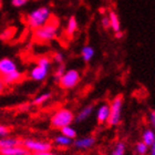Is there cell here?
Instances as JSON below:
<instances>
[{
  "label": "cell",
  "mask_w": 155,
  "mask_h": 155,
  "mask_svg": "<svg viewBox=\"0 0 155 155\" xmlns=\"http://www.w3.org/2000/svg\"><path fill=\"white\" fill-rule=\"evenodd\" d=\"M74 121V114L70 109H59L58 111H55L54 113L51 116V126L53 129H59L61 130L62 127L68 125H71Z\"/></svg>",
  "instance_id": "cell-4"
},
{
  "label": "cell",
  "mask_w": 155,
  "mask_h": 155,
  "mask_svg": "<svg viewBox=\"0 0 155 155\" xmlns=\"http://www.w3.org/2000/svg\"><path fill=\"white\" fill-rule=\"evenodd\" d=\"M123 36H124V33H123L122 31H117V32H115V38L116 39H122Z\"/></svg>",
  "instance_id": "cell-31"
},
{
  "label": "cell",
  "mask_w": 155,
  "mask_h": 155,
  "mask_svg": "<svg viewBox=\"0 0 155 155\" xmlns=\"http://www.w3.org/2000/svg\"><path fill=\"white\" fill-rule=\"evenodd\" d=\"M94 144H95V137L91 135L77 139L72 143V145L74 146V149L79 150V151H87V150L92 149Z\"/></svg>",
  "instance_id": "cell-9"
},
{
  "label": "cell",
  "mask_w": 155,
  "mask_h": 155,
  "mask_svg": "<svg viewBox=\"0 0 155 155\" xmlns=\"http://www.w3.org/2000/svg\"><path fill=\"white\" fill-rule=\"evenodd\" d=\"M5 87H6V85L3 84L2 80L0 79V94H1V93H2V92H3V90H5Z\"/></svg>",
  "instance_id": "cell-32"
},
{
  "label": "cell",
  "mask_w": 155,
  "mask_h": 155,
  "mask_svg": "<svg viewBox=\"0 0 155 155\" xmlns=\"http://www.w3.org/2000/svg\"><path fill=\"white\" fill-rule=\"evenodd\" d=\"M124 104V97L122 94H119L114 97L110 103V116L107 120V125L116 126L119 125L122 119V110Z\"/></svg>",
  "instance_id": "cell-5"
},
{
  "label": "cell",
  "mask_w": 155,
  "mask_h": 155,
  "mask_svg": "<svg viewBox=\"0 0 155 155\" xmlns=\"http://www.w3.org/2000/svg\"><path fill=\"white\" fill-rule=\"evenodd\" d=\"M51 95H52L51 92H45V93L40 94V95H38L37 97L33 99L32 104L33 105H41V104H43L45 102H47V101L51 97Z\"/></svg>",
  "instance_id": "cell-23"
},
{
  "label": "cell",
  "mask_w": 155,
  "mask_h": 155,
  "mask_svg": "<svg viewBox=\"0 0 155 155\" xmlns=\"http://www.w3.org/2000/svg\"><path fill=\"white\" fill-rule=\"evenodd\" d=\"M51 17L52 13L49 7H39L27 15V25L31 29L36 30L40 27L45 26V23L51 19Z\"/></svg>",
  "instance_id": "cell-2"
},
{
  "label": "cell",
  "mask_w": 155,
  "mask_h": 155,
  "mask_svg": "<svg viewBox=\"0 0 155 155\" xmlns=\"http://www.w3.org/2000/svg\"><path fill=\"white\" fill-rule=\"evenodd\" d=\"M65 72V64L62 63V64H58V67L55 68L54 72H53V78H54V81L58 82L59 79L63 75V73Z\"/></svg>",
  "instance_id": "cell-24"
},
{
  "label": "cell",
  "mask_w": 155,
  "mask_h": 155,
  "mask_svg": "<svg viewBox=\"0 0 155 155\" xmlns=\"http://www.w3.org/2000/svg\"><path fill=\"white\" fill-rule=\"evenodd\" d=\"M35 155H62L60 153H57V152H53V151H48V152H42V153H38V154H35Z\"/></svg>",
  "instance_id": "cell-30"
},
{
  "label": "cell",
  "mask_w": 155,
  "mask_h": 155,
  "mask_svg": "<svg viewBox=\"0 0 155 155\" xmlns=\"http://www.w3.org/2000/svg\"><path fill=\"white\" fill-rule=\"evenodd\" d=\"M0 155H31V153L22 145H18L0 150Z\"/></svg>",
  "instance_id": "cell-12"
},
{
  "label": "cell",
  "mask_w": 155,
  "mask_h": 155,
  "mask_svg": "<svg viewBox=\"0 0 155 155\" xmlns=\"http://www.w3.org/2000/svg\"><path fill=\"white\" fill-rule=\"evenodd\" d=\"M21 145L27 149L30 153L38 154L42 152H48L52 150V143L48 141H42V140L36 139H25L21 141Z\"/></svg>",
  "instance_id": "cell-7"
},
{
  "label": "cell",
  "mask_w": 155,
  "mask_h": 155,
  "mask_svg": "<svg viewBox=\"0 0 155 155\" xmlns=\"http://www.w3.org/2000/svg\"><path fill=\"white\" fill-rule=\"evenodd\" d=\"M79 29V23H78V20L75 18V16H71L69 18L68 22H67V27H65V35L71 38V37L74 36V33Z\"/></svg>",
  "instance_id": "cell-14"
},
{
  "label": "cell",
  "mask_w": 155,
  "mask_h": 155,
  "mask_svg": "<svg viewBox=\"0 0 155 155\" xmlns=\"http://www.w3.org/2000/svg\"><path fill=\"white\" fill-rule=\"evenodd\" d=\"M126 144L123 141H117L110 152V155H125Z\"/></svg>",
  "instance_id": "cell-20"
},
{
  "label": "cell",
  "mask_w": 155,
  "mask_h": 155,
  "mask_svg": "<svg viewBox=\"0 0 155 155\" xmlns=\"http://www.w3.org/2000/svg\"><path fill=\"white\" fill-rule=\"evenodd\" d=\"M109 20H110V29H112L114 32L121 31V22H120V18L117 13L114 12L113 10H111L109 12Z\"/></svg>",
  "instance_id": "cell-18"
},
{
  "label": "cell",
  "mask_w": 155,
  "mask_h": 155,
  "mask_svg": "<svg viewBox=\"0 0 155 155\" xmlns=\"http://www.w3.org/2000/svg\"><path fill=\"white\" fill-rule=\"evenodd\" d=\"M81 80V74L80 72L75 70V69H69L65 70L60 79H59L58 83L61 89L63 90H71L73 87H75L79 84Z\"/></svg>",
  "instance_id": "cell-6"
},
{
  "label": "cell",
  "mask_w": 155,
  "mask_h": 155,
  "mask_svg": "<svg viewBox=\"0 0 155 155\" xmlns=\"http://www.w3.org/2000/svg\"><path fill=\"white\" fill-rule=\"evenodd\" d=\"M97 115V122L100 125H104L107 123L109 116H110V104L109 103H102L100 107L97 109L95 112Z\"/></svg>",
  "instance_id": "cell-10"
},
{
  "label": "cell",
  "mask_w": 155,
  "mask_h": 155,
  "mask_svg": "<svg viewBox=\"0 0 155 155\" xmlns=\"http://www.w3.org/2000/svg\"><path fill=\"white\" fill-rule=\"evenodd\" d=\"M9 134H10L9 127L6 126V125L0 124V139H2V137H7V136H9Z\"/></svg>",
  "instance_id": "cell-26"
},
{
  "label": "cell",
  "mask_w": 155,
  "mask_h": 155,
  "mask_svg": "<svg viewBox=\"0 0 155 155\" xmlns=\"http://www.w3.org/2000/svg\"><path fill=\"white\" fill-rule=\"evenodd\" d=\"M142 142L149 147L155 145V133L153 129H146L142 133Z\"/></svg>",
  "instance_id": "cell-17"
},
{
  "label": "cell",
  "mask_w": 155,
  "mask_h": 155,
  "mask_svg": "<svg viewBox=\"0 0 155 155\" xmlns=\"http://www.w3.org/2000/svg\"><path fill=\"white\" fill-rule=\"evenodd\" d=\"M29 2V0H11V5L16 8H20V7L26 6L27 3Z\"/></svg>",
  "instance_id": "cell-27"
},
{
  "label": "cell",
  "mask_w": 155,
  "mask_h": 155,
  "mask_svg": "<svg viewBox=\"0 0 155 155\" xmlns=\"http://www.w3.org/2000/svg\"><path fill=\"white\" fill-rule=\"evenodd\" d=\"M21 141H22V140L17 139V137H10V136L2 137V139H0V150L21 145Z\"/></svg>",
  "instance_id": "cell-15"
},
{
  "label": "cell",
  "mask_w": 155,
  "mask_h": 155,
  "mask_svg": "<svg viewBox=\"0 0 155 155\" xmlns=\"http://www.w3.org/2000/svg\"><path fill=\"white\" fill-rule=\"evenodd\" d=\"M94 54H95V50L91 45H84L81 49V57L84 62H90L94 58Z\"/></svg>",
  "instance_id": "cell-19"
},
{
  "label": "cell",
  "mask_w": 155,
  "mask_h": 155,
  "mask_svg": "<svg viewBox=\"0 0 155 155\" xmlns=\"http://www.w3.org/2000/svg\"><path fill=\"white\" fill-rule=\"evenodd\" d=\"M52 60L49 57H40L37 60L36 65H33L32 69L30 70L29 77L31 80L37 81V82H41L45 80L49 74V71L51 69Z\"/></svg>",
  "instance_id": "cell-3"
},
{
  "label": "cell",
  "mask_w": 155,
  "mask_h": 155,
  "mask_svg": "<svg viewBox=\"0 0 155 155\" xmlns=\"http://www.w3.org/2000/svg\"><path fill=\"white\" fill-rule=\"evenodd\" d=\"M1 6H2V0H0V9H1Z\"/></svg>",
  "instance_id": "cell-33"
},
{
  "label": "cell",
  "mask_w": 155,
  "mask_h": 155,
  "mask_svg": "<svg viewBox=\"0 0 155 155\" xmlns=\"http://www.w3.org/2000/svg\"><path fill=\"white\" fill-rule=\"evenodd\" d=\"M101 25H102V27H103V29H105V30L110 29V20H109V17L107 16L102 17V19H101Z\"/></svg>",
  "instance_id": "cell-28"
},
{
  "label": "cell",
  "mask_w": 155,
  "mask_h": 155,
  "mask_svg": "<svg viewBox=\"0 0 155 155\" xmlns=\"http://www.w3.org/2000/svg\"><path fill=\"white\" fill-rule=\"evenodd\" d=\"M149 121H150V124H151V125L154 127V125H155V112H154V110L150 112V114H149Z\"/></svg>",
  "instance_id": "cell-29"
},
{
  "label": "cell",
  "mask_w": 155,
  "mask_h": 155,
  "mask_svg": "<svg viewBox=\"0 0 155 155\" xmlns=\"http://www.w3.org/2000/svg\"><path fill=\"white\" fill-rule=\"evenodd\" d=\"M60 131H61V134H62V135L67 136V137H69V139H71V140L77 139L78 133H77V131H75L74 127H72L71 125L64 126V127H62V129L60 130Z\"/></svg>",
  "instance_id": "cell-22"
},
{
  "label": "cell",
  "mask_w": 155,
  "mask_h": 155,
  "mask_svg": "<svg viewBox=\"0 0 155 155\" xmlns=\"http://www.w3.org/2000/svg\"><path fill=\"white\" fill-rule=\"evenodd\" d=\"M0 79L2 80L5 85H12V84L19 82V81L22 79V73H21L19 70H17V71L11 72L10 74H7V75H5V77L0 78Z\"/></svg>",
  "instance_id": "cell-13"
},
{
  "label": "cell",
  "mask_w": 155,
  "mask_h": 155,
  "mask_svg": "<svg viewBox=\"0 0 155 155\" xmlns=\"http://www.w3.org/2000/svg\"><path fill=\"white\" fill-rule=\"evenodd\" d=\"M64 59H65L64 54H63L62 52L58 51V52H55L54 54L52 55L51 60L53 62H55L57 64H62V63H64Z\"/></svg>",
  "instance_id": "cell-25"
},
{
  "label": "cell",
  "mask_w": 155,
  "mask_h": 155,
  "mask_svg": "<svg viewBox=\"0 0 155 155\" xmlns=\"http://www.w3.org/2000/svg\"><path fill=\"white\" fill-rule=\"evenodd\" d=\"M72 143H73V140L69 139V137L62 135V134L57 135L54 139H53V144H54L57 147H61V149H65V147L71 146Z\"/></svg>",
  "instance_id": "cell-16"
},
{
  "label": "cell",
  "mask_w": 155,
  "mask_h": 155,
  "mask_svg": "<svg viewBox=\"0 0 155 155\" xmlns=\"http://www.w3.org/2000/svg\"><path fill=\"white\" fill-rule=\"evenodd\" d=\"M94 112V105L93 104H87L85 107H83L79 112L77 113V115H74V121L77 123H82L84 121H87Z\"/></svg>",
  "instance_id": "cell-11"
},
{
  "label": "cell",
  "mask_w": 155,
  "mask_h": 155,
  "mask_svg": "<svg viewBox=\"0 0 155 155\" xmlns=\"http://www.w3.org/2000/svg\"><path fill=\"white\" fill-rule=\"evenodd\" d=\"M150 147L147 145H145L142 141H140L135 144L134 146V153L135 155H147L149 154Z\"/></svg>",
  "instance_id": "cell-21"
},
{
  "label": "cell",
  "mask_w": 155,
  "mask_h": 155,
  "mask_svg": "<svg viewBox=\"0 0 155 155\" xmlns=\"http://www.w3.org/2000/svg\"><path fill=\"white\" fill-rule=\"evenodd\" d=\"M60 23L55 17H51V19L45 26L33 30V39L38 42H49L58 38Z\"/></svg>",
  "instance_id": "cell-1"
},
{
  "label": "cell",
  "mask_w": 155,
  "mask_h": 155,
  "mask_svg": "<svg viewBox=\"0 0 155 155\" xmlns=\"http://www.w3.org/2000/svg\"><path fill=\"white\" fill-rule=\"evenodd\" d=\"M18 65L16 61L11 58H2L0 59V78L10 74L11 72L17 71Z\"/></svg>",
  "instance_id": "cell-8"
}]
</instances>
